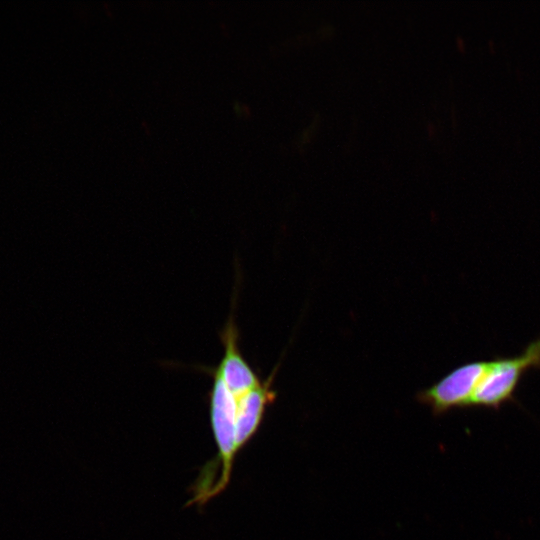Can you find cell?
<instances>
[{"instance_id":"cell-4","label":"cell","mask_w":540,"mask_h":540,"mask_svg":"<svg viewBox=\"0 0 540 540\" xmlns=\"http://www.w3.org/2000/svg\"><path fill=\"white\" fill-rule=\"evenodd\" d=\"M220 340L224 347L220 362L214 367L202 368L207 374L218 376L232 394L239 399L262 381L240 351L239 332L233 311L220 332Z\"/></svg>"},{"instance_id":"cell-5","label":"cell","mask_w":540,"mask_h":540,"mask_svg":"<svg viewBox=\"0 0 540 540\" xmlns=\"http://www.w3.org/2000/svg\"><path fill=\"white\" fill-rule=\"evenodd\" d=\"M273 378L274 372L257 387L238 399L235 438L237 453L255 435L266 408L275 400L276 393L272 389Z\"/></svg>"},{"instance_id":"cell-1","label":"cell","mask_w":540,"mask_h":540,"mask_svg":"<svg viewBox=\"0 0 540 540\" xmlns=\"http://www.w3.org/2000/svg\"><path fill=\"white\" fill-rule=\"evenodd\" d=\"M530 369H540V337L513 357H498L489 361V367L478 384L469 407L498 410L514 400V392L522 376Z\"/></svg>"},{"instance_id":"cell-2","label":"cell","mask_w":540,"mask_h":540,"mask_svg":"<svg viewBox=\"0 0 540 540\" xmlns=\"http://www.w3.org/2000/svg\"><path fill=\"white\" fill-rule=\"evenodd\" d=\"M212 377L209 391V417L212 433L217 446V464H220L219 477L212 488L211 498L219 495L229 485L236 451L237 398L216 375Z\"/></svg>"},{"instance_id":"cell-3","label":"cell","mask_w":540,"mask_h":540,"mask_svg":"<svg viewBox=\"0 0 540 540\" xmlns=\"http://www.w3.org/2000/svg\"><path fill=\"white\" fill-rule=\"evenodd\" d=\"M488 367L489 361L463 364L431 387L419 392L417 400L428 405L435 415L454 408H467Z\"/></svg>"}]
</instances>
